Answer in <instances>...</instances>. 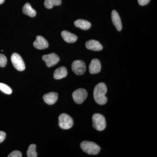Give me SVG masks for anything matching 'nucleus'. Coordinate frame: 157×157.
I'll use <instances>...</instances> for the list:
<instances>
[{
    "mask_svg": "<svg viewBox=\"0 0 157 157\" xmlns=\"http://www.w3.org/2000/svg\"><path fill=\"white\" fill-rule=\"evenodd\" d=\"M107 87L103 82L98 83L96 86L94 91V96L95 101L100 105H104L107 103V98L106 97L107 93Z\"/></svg>",
    "mask_w": 157,
    "mask_h": 157,
    "instance_id": "nucleus-1",
    "label": "nucleus"
},
{
    "mask_svg": "<svg viewBox=\"0 0 157 157\" xmlns=\"http://www.w3.org/2000/svg\"><path fill=\"white\" fill-rule=\"evenodd\" d=\"M81 149L83 151L89 155L98 154L101 150V147L94 142L85 140L80 144Z\"/></svg>",
    "mask_w": 157,
    "mask_h": 157,
    "instance_id": "nucleus-2",
    "label": "nucleus"
},
{
    "mask_svg": "<svg viewBox=\"0 0 157 157\" xmlns=\"http://www.w3.org/2000/svg\"><path fill=\"white\" fill-rule=\"evenodd\" d=\"M93 125L98 131H102L106 127V121L104 116L100 113H95L92 117Z\"/></svg>",
    "mask_w": 157,
    "mask_h": 157,
    "instance_id": "nucleus-3",
    "label": "nucleus"
},
{
    "mask_svg": "<svg viewBox=\"0 0 157 157\" xmlns=\"http://www.w3.org/2000/svg\"><path fill=\"white\" fill-rule=\"evenodd\" d=\"M73 121L72 118L66 113H62L59 116V125L62 129L67 130L73 127Z\"/></svg>",
    "mask_w": 157,
    "mask_h": 157,
    "instance_id": "nucleus-4",
    "label": "nucleus"
},
{
    "mask_svg": "<svg viewBox=\"0 0 157 157\" xmlns=\"http://www.w3.org/2000/svg\"><path fill=\"white\" fill-rule=\"evenodd\" d=\"M72 96L75 103L77 104H81L87 98L88 93L87 91L84 89L79 88L73 93Z\"/></svg>",
    "mask_w": 157,
    "mask_h": 157,
    "instance_id": "nucleus-5",
    "label": "nucleus"
},
{
    "mask_svg": "<svg viewBox=\"0 0 157 157\" xmlns=\"http://www.w3.org/2000/svg\"><path fill=\"white\" fill-rule=\"evenodd\" d=\"M11 61L14 67L18 71H23L25 69V64L22 58L18 54L13 53L11 55Z\"/></svg>",
    "mask_w": 157,
    "mask_h": 157,
    "instance_id": "nucleus-6",
    "label": "nucleus"
},
{
    "mask_svg": "<svg viewBox=\"0 0 157 157\" xmlns=\"http://www.w3.org/2000/svg\"><path fill=\"white\" fill-rule=\"evenodd\" d=\"M72 69L73 72L77 75L84 74L86 70V66L84 62L80 60L74 61L72 63Z\"/></svg>",
    "mask_w": 157,
    "mask_h": 157,
    "instance_id": "nucleus-7",
    "label": "nucleus"
},
{
    "mask_svg": "<svg viewBox=\"0 0 157 157\" xmlns=\"http://www.w3.org/2000/svg\"><path fill=\"white\" fill-rule=\"evenodd\" d=\"M42 59L48 67H51L57 64L60 60L58 56L54 53L45 55L42 56Z\"/></svg>",
    "mask_w": 157,
    "mask_h": 157,
    "instance_id": "nucleus-8",
    "label": "nucleus"
},
{
    "mask_svg": "<svg viewBox=\"0 0 157 157\" xmlns=\"http://www.w3.org/2000/svg\"><path fill=\"white\" fill-rule=\"evenodd\" d=\"M34 47L38 49H44L47 48L48 46V42L42 36H38L36 37V41L34 42Z\"/></svg>",
    "mask_w": 157,
    "mask_h": 157,
    "instance_id": "nucleus-9",
    "label": "nucleus"
},
{
    "mask_svg": "<svg viewBox=\"0 0 157 157\" xmlns=\"http://www.w3.org/2000/svg\"><path fill=\"white\" fill-rule=\"evenodd\" d=\"M101 62L97 59H93L89 65V71L91 74H97L101 71Z\"/></svg>",
    "mask_w": 157,
    "mask_h": 157,
    "instance_id": "nucleus-10",
    "label": "nucleus"
},
{
    "mask_svg": "<svg viewBox=\"0 0 157 157\" xmlns=\"http://www.w3.org/2000/svg\"><path fill=\"white\" fill-rule=\"evenodd\" d=\"M86 47L87 49L95 51H99L103 49V46L100 42L95 40H90L86 43Z\"/></svg>",
    "mask_w": 157,
    "mask_h": 157,
    "instance_id": "nucleus-11",
    "label": "nucleus"
},
{
    "mask_svg": "<svg viewBox=\"0 0 157 157\" xmlns=\"http://www.w3.org/2000/svg\"><path fill=\"white\" fill-rule=\"evenodd\" d=\"M43 98L45 103L48 105H52L57 101L58 94L57 93L52 92L45 94L43 96Z\"/></svg>",
    "mask_w": 157,
    "mask_h": 157,
    "instance_id": "nucleus-12",
    "label": "nucleus"
},
{
    "mask_svg": "<svg viewBox=\"0 0 157 157\" xmlns=\"http://www.w3.org/2000/svg\"><path fill=\"white\" fill-rule=\"evenodd\" d=\"M111 18L113 23L118 31L121 30L122 29L121 21L118 13L115 10H113L111 13Z\"/></svg>",
    "mask_w": 157,
    "mask_h": 157,
    "instance_id": "nucleus-13",
    "label": "nucleus"
},
{
    "mask_svg": "<svg viewBox=\"0 0 157 157\" xmlns=\"http://www.w3.org/2000/svg\"><path fill=\"white\" fill-rule=\"evenodd\" d=\"M61 36L65 42L68 43H74L78 39V37L76 35L67 31H63Z\"/></svg>",
    "mask_w": 157,
    "mask_h": 157,
    "instance_id": "nucleus-14",
    "label": "nucleus"
},
{
    "mask_svg": "<svg viewBox=\"0 0 157 157\" xmlns=\"http://www.w3.org/2000/svg\"><path fill=\"white\" fill-rule=\"evenodd\" d=\"M67 70L65 67H60L54 71V78L56 79H61L66 77L67 75Z\"/></svg>",
    "mask_w": 157,
    "mask_h": 157,
    "instance_id": "nucleus-15",
    "label": "nucleus"
},
{
    "mask_svg": "<svg viewBox=\"0 0 157 157\" xmlns=\"http://www.w3.org/2000/svg\"><path fill=\"white\" fill-rule=\"evenodd\" d=\"M74 25L76 27L83 30L89 29L91 26V24L89 21L83 19L77 20L74 22Z\"/></svg>",
    "mask_w": 157,
    "mask_h": 157,
    "instance_id": "nucleus-16",
    "label": "nucleus"
},
{
    "mask_svg": "<svg viewBox=\"0 0 157 157\" xmlns=\"http://www.w3.org/2000/svg\"><path fill=\"white\" fill-rule=\"evenodd\" d=\"M23 13L29 17H34L36 15V11L34 10L29 3H26L22 9Z\"/></svg>",
    "mask_w": 157,
    "mask_h": 157,
    "instance_id": "nucleus-17",
    "label": "nucleus"
},
{
    "mask_svg": "<svg viewBox=\"0 0 157 157\" xmlns=\"http://www.w3.org/2000/svg\"><path fill=\"white\" fill-rule=\"evenodd\" d=\"M61 3V0H45L44 5L47 9H51L54 6H60Z\"/></svg>",
    "mask_w": 157,
    "mask_h": 157,
    "instance_id": "nucleus-18",
    "label": "nucleus"
},
{
    "mask_svg": "<svg viewBox=\"0 0 157 157\" xmlns=\"http://www.w3.org/2000/svg\"><path fill=\"white\" fill-rule=\"evenodd\" d=\"M36 144H31L29 147L27 151V155L28 157H37V154L36 152Z\"/></svg>",
    "mask_w": 157,
    "mask_h": 157,
    "instance_id": "nucleus-19",
    "label": "nucleus"
},
{
    "mask_svg": "<svg viewBox=\"0 0 157 157\" xmlns=\"http://www.w3.org/2000/svg\"><path fill=\"white\" fill-rule=\"evenodd\" d=\"M0 90L7 94H11L12 93V90L11 88L4 83H0Z\"/></svg>",
    "mask_w": 157,
    "mask_h": 157,
    "instance_id": "nucleus-20",
    "label": "nucleus"
},
{
    "mask_svg": "<svg viewBox=\"0 0 157 157\" xmlns=\"http://www.w3.org/2000/svg\"><path fill=\"white\" fill-rule=\"evenodd\" d=\"M7 63L6 57L2 54H0V67H6Z\"/></svg>",
    "mask_w": 157,
    "mask_h": 157,
    "instance_id": "nucleus-21",
    "label": "nucleus"
},
{
    "mask_svg": "<svg viewBox=\"0 0 157 157\" xmlns=\"http://www.w3.org/2000/svg\"><path fill=\"white\" fill-rule=\"evenodd\" d=\"M9 157H22V154L20 151H12L8 155Z\"/></svg>",
    "mask_w": 157,
    "mask_h": 157,
    "instance_id": "nucleus-22",
    "label": "nucleus"
},
{
    "mask_svg": "<svg viewBox=\"0 0 157 157\" xmlns=\"http://www.w3.org/2000/svg\"><path fill=\"white\" fill-rule=\"evenodd\" d=\"M6 133L2 131H0V143H2L6 139Z\"/></svg>",
    "mask_w": 157,
    "mask_h": 157,
    "instance_id": "nucleus-23",
    "label": "nucleus"
},
{
    "mask_svg": "<svg viewBox=\"0 0 157 157\" xmlns=\"http://www.w3.org/2000/svg\"><path fill=\"white\" fill-rule=\"evenodd\" d=\"M139 5L141 6L147 5L150 2L151 0H137Z\"/></svg>",
    "mask_w": 157,
    "mask_h": 157,
    "instance_id": "nucleus-24",
    "label": "nucleus"
},
{
    "mask_svg": "<svg viewBox=\"0 0 157 157\" xmlns=\"http://www.w3.org/2000/svg\"><path fill=\"white\" fill-rule=\"evenodd\" d=\"M5 2V0H0V4H3Z\"/></svg>",
    "mask_w": 157,
    "mask_h": 157,
    "instance_id": "nucleus-25",
    "label": "nucleus"
}]
</instances>
